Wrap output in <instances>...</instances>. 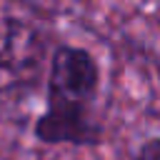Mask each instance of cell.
I'll list each match as a JSON object with an SVG mask.
<instances>
[{
  "label": "cell",
  "instance_id": "obj_3",
  "mask_svg": "<svg viewBox=\"0 0 160 160\" xmlns=\"http://www.w3.org/2000/svg\"><path fill=\"white\" fill-rule=\"evenodd\" d=\"M152 70H155V78H158V82H160V48H158V52H155V58H152Z\"/></svg>",
  "mask_w": 160,
  "mask_h": 160
},
{
  "label": "cell",
  "instance_id": "obj_1",
  "mask_svg": "<svg viewBox=\"0 0 160 160\" xmlns=\"http://www.w3.org/2000/svg\"><path fill=\"white\" fill-rule=\"evenodd\" d=\"M102 70L92 50L75 42H58L45 70V110L32 122L40 145L100 148L105 125L95 118Z\"/></svg>",
  "mask_w": 160,
  "mask_h": 160
},
{
  "label": "cell",
  "instance_id": "obj_2",
  "mask_svg": "<svg viewBox=\"0 0 160 160\" xmlns=\"http://www.w3.org/2000/svg\"><path fill=\"white\" fill-rule=\"evenodd\" d=\"M132 160H160V135L142 140L132 150Z\"/></svg>",
  "mask_w": 160,
  "mask_h": 160
}]
</instances>
